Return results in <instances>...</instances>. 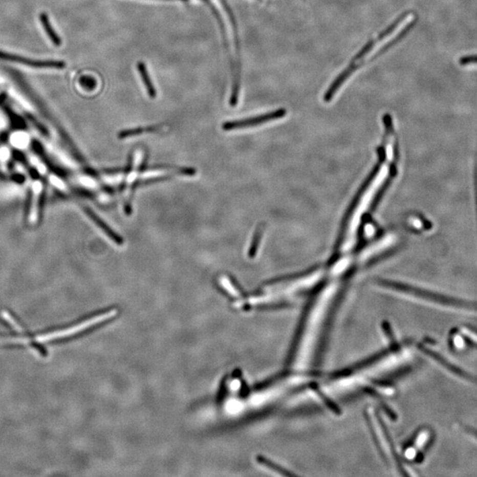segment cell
<instances>
[{
	"label": "cell",
	"mask_w": 477,
	"mask_h": 477,
	"mask_svg": "<svg viewBox=\"0 0 477 477\" xmlns=\"http://www.w3.org/2000/svg\"><path fill=\"white\" fill-rule=\"evenodd\" d=\"M287 114L286 109H279V110L275 111L272 113H266L264 115L255 117V118H250V119H242V120H235V121H230V122L224 123L223 129L230 131L232 129L244 128V127H250V126H258L264 123L274 120V119H281L284 118Z\"/></svg>",
	"instance_id": "6da1fadb"
},
{
	"label": "cell",
	"mask_w": 477,
	"mask_h": 477,
	"mask_svg": "<svg viewBox=\"0 0 477 477\" xmlns=\"http://www.w3.org/2000/svg\"><path fill=\"white\" fill-rule=\"evenodd\" d=\"M0 59L7 60V61L15 62L19 64L29 66L33 68H40V69H64L66 68V63L60 60H39V59H32V58H25L23 56L10 54L8 52H0Z\"/></svg>",
	"instance_id": "7a4b0ae2"
},
{
	"label": "cell",
	"mask_w": 477,
	"mask_h": 477,
	"mask_svg": "<svg viewBox=\"0 0 477 477\" xmlns=\"http://www.w3.org/2000/svg\"><path fill=\"white\" fill-rule=\"evenodd\" d=\"M117 313H118L117 310H110V311H108V312L103 313V314L99 315V316L92 317L91 319L86 320V321H84V322H81V323H79V324H76V326L70 327V328L66 329L64 331L58 332V333H57V338L69 337V336L74 335V334L79 333V332H83V331L87 330L88 328H90V327L97 326L98 323H101V322H104V321H106V320L113 318V317L116 316Z\"/></svg>",
	"instance_id": "3957f363"
},
{
	"label": "cell",
	"mask_w": 477,
	"mask_h": 477,
	"mask_svg": "<svg viewBox=\"0 0 477 477\" xmlns=\"http://www.w3.org/2000/svg\"><path fill=\"white\" fill-rule=\"evenodd\" d=\"M86 212H87L88 215L91 218V220H93L94 222L96 223L97 226H99L101 229L103 230V232L106 233L108 237L112 238L113 242L116 243L117 245H123V242H123V238H121L120 236L118 235L116 232L111 229L110 227L107 226L105 223L102 221L93 211H91V210H89V209H86Z\"/></svg>",
	"instance_id": "277c9868"
},
{
	"label": "cell",
	"mask_w": 477,
	"mask_h": 477,
	"mask_svg": "<svg viewBox=\"0 0 477 477\" xmlns=\"http://www.w3.org/2000/svg\"><path fill=\"white\" fill-rule=\"evenodd\" d=\"M42 183L39 181H36L33 184V198L32 204H31V209H30V214H29V220L30 222H36L37 220V214H38V203L40 194L42 192Z\"/></svg>",
	"instance_id": "5b68a950"
},
{
	"label": "cell",
	"mask_w": 477,
	"mask_h": 477,
	"mask_svg": "<svg viewBox=\"0 0 477 477\" xmlns=\"http://www.w3.org/2000/svg\"><path fill=\"white\" fill-rule=\"evenodd\" d=\"M39 19L42 23V27H44L47 36H48L50 40L52 41V44L55 46H61V39L58 36V34L55 32L54 29L52 28V23L49 19L48 15L46 13H41L39 15Z\"/></svg>",
	"instance_id": "8992f818"
},
{
	"label": "cell",
	"mask_w": 477,
	"mask_h": 477,
	"mask_svg": "<svg viewBox=\"0 0 477 477\" xmlns=\"http://www.w3.org/2000/svg\"><path fill=\"white\" fill-rule=\"evenodd\" d=\"M137 68H138L139 74L142 77L148 96L151 98H155L157 97V91H156L154 85L152 83L151 79L149 77V74H148V70L146 68L145 64L143 62H139L138 64H137Z\"/></svg>",
	"instance_id": "52a82bcc"
},
{
	"label": "cell",
	"mask_w": 477,
	"mask_h": 477,
	"mask_svg": "<svg viewBox=\"0 0 477 477\" xmlns=\"http://www.w3.org/2000/svg\"><path fill=\"white\" fill-rule=\"evenodd\" d=\"M158 127L157 126H148V127H137V128L128 129V130H124L121 133H119V137L120 139L126 138V137H131V136H139L144 133L155 132Z\"/></svg>",
	"instance_id": "ba28073f"
},
{
	"label": "cell",
	"mask_w": 477,
	"mask_h": 477,
	"mask_svg": "<svg viewBox=\"0 0 477 477\" xmlns=\"http://www.w3.org/2000/svg\"><path fill=\"white\" fill-rule=\"evenodd\" d=\"M220 283L222 285V287L226 289L228 293H229L231 295L234 297L240 296V294H238V291L236 290L235 287L232 286V283L230 282L229 278L226 277H221L220 279Z\"/></svg>",
	"instance_id": "9c48e42d"
},
{
	"label": "cell",
	"mask_w": 477,
	"mask_h": 477,
	"mask_svg": "<svg viewBox=\"0 0 477 477\" xmlns=\"http://www.w3.org/2000/svg\"><path fill=\"white\" fill-rule=\"evenodd\" d=\"M80 84H81V87L83 88L84 90L91 91V90H94L97 86V81L91 76H82L80 79Z\"/></svg>",
	"instance_id": "30bf717a"
},
{
	"label": "cell",
	"mask_w": 477,
	"mask_h": 477,
	"mask_svg": "<svg viewBox=\"0 0 477 477\" xmlns=\"http://www.w3.org/2000/svg\"><path fill=\"white\" fill-rule=\"evenodd\" d=\"M262 230L260 229V228H258L257 231L255 232V236H254L255 238L253 240V242H252L251 243V247L249 248V256H250V257H253V256L255 255V253H256L258 245H259V242H260V238H261Z\"/></svg>",
	"instance_id": "8fae6325"
},
{
	"label": "cell",
	"mask_w": 477,
	"mask_h": 477,
	"mask_svg": "<svg viewBox=\"0 0 477 477\" xmlns=\"http://www.w3.org/2000/svg\"><path fill=\"white\" fill-rule=\"evenodd\" d=\"M459 63L461 66H468V64H477V55L464 56L460 58Z\"/></svg>",
	"instance_id": "7c38bea8"
}]
</instances>
